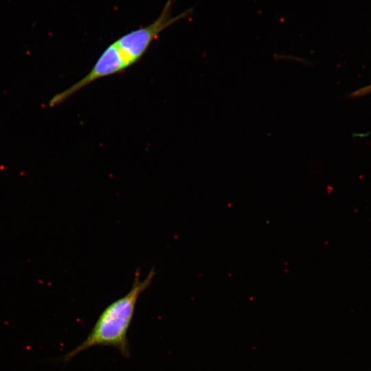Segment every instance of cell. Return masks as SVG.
Listing matches in <instances>:
<instances>
[{"label":"cell","mask_w":371,"mask_h":371,"mask_svg":"<svg viewBox=\"0 0 371 371\" xmlns=\"http://www.w3.org/2000/svg\"><path fill=\"white\" fill-rule=\"evenodd\" d=\"M155 271L152 269L144 280L136 273L133 286L125 295L113 302L101 313L87 338L65 355L69 361L79 353L95 346H111L128 357L130 348L128 331L132 323L139 295L151 284Z\"/></svg>","instance_id":"2"},{"label":"cell","mask_w":371,"mask_h":371,"mask_svg":"<svg viewBox=\"0 0 371 371\" xmlns=\"http://www.w3.org/2000/svg\"><path fill=\"white\" fill-rule=\"evenodd\" d=\"M371 93V85L356 91L352 95L354 96H361Z\"/></svg>","instance_id":"3"},{"label":"cell","mask_w":371,"mask_h":371,"mask_svg":"<svg viewBox=\"0 0 371 371\" xmlns=\"http://www.w3.org/2000/svg\"><path fill=\"white\" fill-rule=\"evenodd\" d=\"M172 5V0H168L153 23L126 33L107 46L90 71L68 89L54 95L49 104L53 106L60 104L95 80L122 72L139 61L163 30L192 11L189 9L174 16L171 13Z\"/></svg>","instance_id":"1"}]
</instances>
